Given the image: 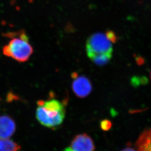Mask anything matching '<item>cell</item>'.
<instances>
[{
	"label": "cell",
	"instance_id": "obj_1",
	"mask_svg": "<svg viewBox=\"0 0 151 151\" xmlns=\"http://www.w3.org/2000/svg\"><path fill=\"white\" fill-rule=\"evenodd\" d=\"M36 117L38 121L47 128H55L63 123L65 117L64 104L55 99L37 102Z\"/></svg>",
	"mask_w": 151,
	"mask_h": 151
},
{
	"label": "cell",
	"instance_id": "obj_2",
	"mask_svg": "<svg viewBox=\"0 0 151 151\" xmlns=\"http://www.w3.org/2000/svg\"><path fill=\"white\" fill-rule=\"evenodd\" d=\"M117 40L114 32L107 31L105 33L96 32L90 35L86 44V50L88 58L102 54H112L113 44Z\"/></svg>",
	"mask_w": 151,
	"mask_h": 151
},
{
	"label": "cell",
	"instance_id": "obj_3",
	"mask_svg": "<svg viewBox=\"0 0 151 151\" xmlns=\"http://www.w3.org/2000/svg\"><path fill=\"white\" fill-rule=\"evenodd\" d=\"M9 46L12 58L21 63L28 60L33 52V48L29 41L21 38H14L10 41Z\"/></svg>",
	"mask_w": 151,
	"mask_h": 151
},
{
	"label": "cell",
	"instance_id": "obj_4",
	"mask_svg": "<svg viewBox=\"0 0 151 151\" xmlns=\"http://www.w3.org/2000/svg\"><path fill=\"white\" fill-rule=\"evenodd\" d=\"M73 78L72 90L75 94L80 98L87 97L91 92L92 86L90 80L84 76H79L74 72L72 74Z\"/></svg>",
	"mask_w": 151,
	"mask_h": 151
},
{
	"label": "cell",
	"instance_id": "obj_5",
	"mask_svg": "<svg viewBox=\"0 0 151 151\" xmlns=\"http://www.w3.org/2000/svg\"><path fill=\"white\" fill-rule=\"evenodd\" d=\"M94 143L91 137L86 134H78L74 137L70 145L63 151H94Z\"/></svg>",
	"mask_w": 151,
	"mask_h": 151
},
{
	"label": "cell",
	"instance_id": "obj_6",
	"mask_svg": "<svg viewBox=\"0 0 151 151\" xmlns=\"http://www.w3.org/2000/svg\"><path fill=\"white\" fill-rule=\"evenodd\" d=\"M16 130V124L12 118L8 115L0 116V138L9 139Z\"/></svg>",
	"mask_w": 151,
	"mask_h": 151
},
{
	"label": "cell",
	"instance_id": "obj_7",
	"mask_svg": "<svg viewBox=\"0 0 151 151\" xmlns=\"http://www.w3.org/2000/svg\"><path fill=\"white\" fill-rule=\"evenodd\" d=\"M134 146L137 151H151V128H147L141 132Z\"/></svg>",
	"mask_w": 151,
	"mask_h": 151
},
{
	"label": "cell",
	"instance_id": "obj_8",
	"mask_svg": "<svg viewBox=\"0 0 151 151\" xmlns=\"http://www.w3.org/2000/svg\"><path fill=\"white\" fill-rule=\"evenodd\" d=\"M0 151H21L20 146L9 139L0 138Z\"/></svg>",
	"mask_w": 151,
	"mask_h": 151
},
{
	"label": "cell",
	"instance_id": "obj_9",
	"mask_svg": "<svg viewBox=\"0 0 151 151\" xmlns=\"http://www.w3.org/2000/svg\"><path fill=\"white\" fill-rule=\"evenodd\" d=\"M112 54H102L94 55L89 58L94 64L104 66L109 63L112 58Z\"/></svg>",
	"mask_w": 151,
	"mask_h": 151
},
{
	"label": "cell",
	"instance_id": "obj_10",
	"mask_svg": "<svg viewBox=\"0 0 151 151\" xmlns=\"http://www.w3.org/2000/svg\"><path fill=\"white\" fill-rule=\"evenodd\" d=\"M101 128L103 131H108L111 129L112 123L110 121L107 119L102 120L100 123Z\"/></svg>",
	"mask_w": 151,
	"mask_h": 151
},
{
	"label": "cell",
	"instance_id": "obj_11",
	"mask_svg": "<svg viewBox=\"0 0 151 151\" xmlns=\"http://www.w3.org/2000/svg\"><path fill=\"white\" fill-rule=\"evenodd\" d=\"M23 30H21V31L15 32H7V33H6V34H3L2 35L4 37H6L13 38L16 37V36L20 35V34L23 32Z\"/></svg>",
	"mask_w": 151,
	"mask_h": 151
},
{
	"label": "cell",
	"instance_id": "obj_12",
	"mask_svg": "<svg viewBox=\"0 0 151 151\" xmlns=\"http://www.w3.org/2000/svg\"><path fill=\"white\" fill-rule=\"evenodd\" d=\"M3 53L7 57H12V53L9 46H6L3 48Z\"/></svg>",
	"mask_w": 151,
	"mask_h": 151
},
{
	"label": "cell",
	"instance_id": "obj_13",
	"mask_svg": "<svg viewBox=\"0 0 151 151\" xmlns=\"http://www.w3.org/2000/svg\"><path fill=\"white\" fill-rule=\"evenodd\" d=\"M17 96L13 94L12 92H9L7 95V100L9 101H11L14 99H17Z\"/></svg>",
	"mask_w": 151,
	"mask_h": 151
},
{
	"label": "cell",
	"instance_id": "obj_14",
	"mask_svg": "<svg viewBox=\"0 0 151 151\" xmlns=\"http://www.w3.org/2000/svg\"><path fill=\"white\" fill-rule=\"evenodd\" d=\"M120 151H137L135 148H132L131 147H127L126 148Z\"/></svg>",
	"mask_w": 151,
	"mask_h": 151
},
{
	"label": "cell",
	"instance_id": "obj_15",
	"mask_svg": "<svg viewBox=\"0 0 151 151\" xmlns=\"http://www.w3.org/2000/svg\"><path fill=\"white\" fill-rule=\"evenodd\" d=\"M150 79H151V72H150Z\"/></svg>",
	"mask_w": 151,
	"mask_h": 151
}]
</instances>
